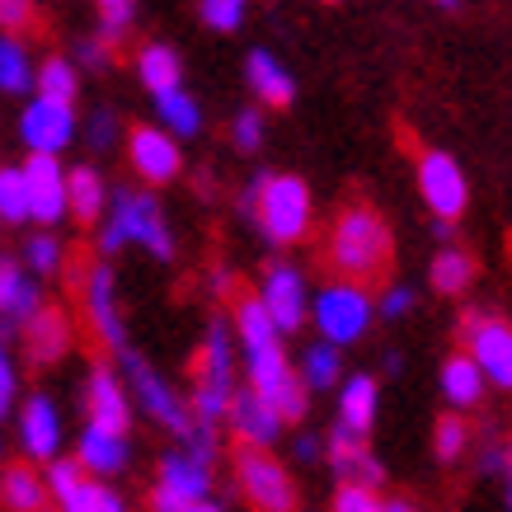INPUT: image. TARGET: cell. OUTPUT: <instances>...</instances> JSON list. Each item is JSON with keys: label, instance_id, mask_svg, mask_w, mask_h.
<instances>
[{"label": "cell", "instance_id": "1", "mask_svg": "<svg viewBox=\"0 0 512 512\" xmlns=\"http://www.w3.org/2000/svg\"><path fill=\"white\" fill-rule=\"evenodd\" d=\"M329 264L343 278H376L390 264V231L372 207H348L329 231Z\"/></svg>", "mask_w": 512, "mask_h": 512}, {"label": "cell", "instance_id": "2", "mask_svg": "<svg viewBox=\"0 0 512 512\" xmlns=\"http://www.w3.org/2000/svg\"><path fill=\"white\" fill-rule=\"evenodd\" d=\"M249 212L259 217L268 240L278 245H292L311 231V188L301 184L296 174H273V179H259L249 188Z\"/></svg>", "mask_w": 512, "mask_h": 512}, {"label": "cell", "instance_id": "3", "mask_svg": "<svg viewBox=\"0 0 512 512\" xmlns=\"http://www.w3.org/2000/svg\"><path fill=\"white\" fill-rule=\"evenodd\" d=\"M235 343L226 325H212L202 339V357H198V390H193V414L202 419V428L212 433L235 395Z\"/></svg>", "mask_w": 512, "mask_h": 512}, {"label": "cell", "instance_id": "4", "mask_svg": "<svg viewBox=\"0 0 512 512\" xmlns=\"http://www.w3.org/2000/svg\"><path fill=\"white\" fill-rule=\"evenodd\" d=\"M127 240L146 245L156 259H170L174 254L170 226H165V217H160V202L146 198V193H127L123 188V193L113 198L109 226H104V235H99V245H104V254H113V249H123Z\"/></svg>", "mask_w": 512, "mask_h": 512}, {"label": "cell", "instance_id": "5", "mask_svg": "<svg viewBox=\"0 0 512 512\" xmlns=\"http://www.w3.org/2000/svg\"><path fill=\"white\" fill-rule=\"evenodd\" d=\"M249 395H259L282 423L306 419V404H311L301 376L282 357V343L278 348H264V353H249Z\"/></svg>", "mask_w": 512, "mask_h": 512}, {"label": "cell", "instance_id": "6", "mask_svg": "<svg viewBox=\"0 0 512 512\" xmlns=\"http://www.w3.org/2000/svg\"><path fill=\"white\" fill-rule=\"evenodd\" d=\"M212 489V466L198 451H174L160 461V480L151 489V512H188Z\"/></svg>", "mask_w": 512, "mask_h": 512}, {"label": "cell", "instance_id": "7", "mask_svg": "<svg viewBox=\"0 0 512 512\" xmlns=\"http://www.w3.org/2000/svg\"><path fill=\"white\" fill-rule=\"evenodd\" d=\"M367 325H372V296L362 292V287L334 282V287H325V292L315 296V329L325 334L329 348L362 339Z\"/></svg>", "mask_w": 512, "mask_h": 512}, {"label": "cell", "instance_id": "8", "mask_svg": "<svg viewBox=\"0 0 512 512\" xmlns=\"http://www.w3.org/2000/svg\"><path fill=\"white\" fill-rule=\"evenodd\" d=\"M235 475H240V489L259 512H296V484L292 475L268 456V451H249L240 447V461H235Z\"/></svg>", "mask_w": 512, "mask_h": 512}, {"label": "cell", "instance_id": "9", "mask_svg": "<svg viewBox=\"0 0 512 512\" xmlns=\"http://www.w3.org/2000/svg\"><path fill=\"white\" fill-rule=\"evenodd\" d=\"M419 193L423 202H428V212H433L437 221H456L461 212H466V174H461V165L447 156V151H428V156L419 160Z\"/></svg>", "mask_w": 512, "mask_h": 512}, {"label": "cell", "instance_id": "10", "mask_svg": "<svg viewBox=\"0 0 512 512\" xmlns=\"http://www.w3.org/2000/svg\"><path fill=\"white\" fill-rule=\"evenodd\" d=\"M123 362H127V376H132V390H137L141 409H146L160 428H170L174 437H184L188 442V437H193V414L179 404V395H174V390L165 386V381H160V376L151 372L137 353H123Z\"/></svg>", "mask_w": 512, "mask_h": 512}, {"label": "cell", "instance_id": "11", "mask_svg": "<svg viewBox=\"0 0 512 512\" xmlns=\"http://www.w3.org/2000/svg\"><path fill=\"white\" fill-rule=\"evenodd\" d=\"M466 339H470V362H475V372L484 381H494V386L508 390L512 386V329L508 320H475L470 315L466 325Z\"/></svg>", "mask_w": 512, "mask_h": 512}, {"label": "cell", "instance_id": "12", "mask_svg": "<svg viewBox=\"0 0 512 512\" xmlns=\"http://www.w3.org/2000/svg\"><path fill=\"white\" fill-rule=\"evenodd\" d=\"M19 132H24V146L33 156L57 160V151H66L71 137H76V109L71 104H52V99H33L24 118H19Z\"/></svg>", "mask_w": 512, "mask_h": 512}, {"label": "cell", "instance_id": "13", "mask_svg": "<svg viewBox=\"0 0 512 512\" xmlns=\"http://www.w3.org/2000/svg\"><path fill=\"white\" fill-rule=\"evenodd\" d=\"M47 498H57L62 512H123V498L113 494L109 484L80 475L76 461H57L52 466V480L43 484Z\"/></svg>", "mask_w": 512, "mask_h": 512}, {"label": "cell", "instance_id": "14", "mask_svg": "<svg viewBox=\"0 0 512 512\" xmlns=\"http://www.w3.org/2000/svg\"><path fill=\"white\" fill-rule=\"evenodd\" d=\"M24 198H29V221H43V226H57L66 217V174L57 160L33 156L24 170Z\"/></svg>", "mask_w": 512, "mask_h": 512}, {"label": "cell", "instance_id": "15", "mask_svg": "<svg viewBox=\"0 0 512 512\" xmlns=\"http://www.w3.org/2000/svg\"><path fill=\"white\" fill-rule=\"evenodd\" d=\"M259 306H264V315L273 320V329L278 334H287V329H296L301 320H306V282H301V273L287 264L268 268L264 273V292L254 296Z\"/></svg>", "mask_w": 512, "mask_h": 512}, {"label": "cell", "instance_id": "16", "mask_svg": "<svg viewBox=\"0 0 512 512\" xmlns=\"http://www.w3.org/2000/svg\"><path fill=\"white\" fill-rule=\"evenodd\" d=\"M127 156L137 165L141 179H151V184H170L174 174H179V141L165 137L160 127H137L132 141H127Z\"/></svg>", "mask_w": 512, "mask_h": 512}, {"label": "cell", "instance_id": "17", "mask_svg": "<svg viewBox=\"0 0 512 512\" xmlns=\"http://www.w3.org/2000/svg\"><path fill=\"white\" fill-rule=\"evenodd\" d=\"M85 311H90L94 334L109 343L113 353H127V329L118 320V296H113V273L104 264L90 268V282H85Z\"/></svg>", "mask_w": 512, "mask_h": 512}, {"label": "cell", "instance_id": "18", "mask_svg": "<svg viewBox=\"0 0 512 512\" xmlns=\"http://www.w3.org/2000/svg\"><path fill=\"white\" fill-rule=\"evenodd\" d=\"M226 419H231L235 437H240L249 451L273 447V442H278V433H282V419L273 414V409H268L264 400H259V395H249V390H235V395H231Z\"/></svg>", "mask_w": 512, "mask_h": 512}, {"label": "cell", "instance_id": "19", "mask_svg": "<svg viewBox=\"0 0 512 512\" xmlns=\"http://www.w3.org/2000/svg\"><path fill=\"white\" fill-rule=\"evenodd\" d=\"M19 437H24V451L33 461H52L57 456V442H62V419H57V404L47 395H33L19 414Z\"/></svg>", "mask_w": 512, "mask_h": 512}, {"label": "cell", "instance_id": "20", "mask_svg": "<svg viewBox=\"0 0 512 512\" xmlns=\"http://www.w3.org/2000/svg\"><path fill=\"white\" fill-rule=\"evenodd\" d=\"M90 428H104V433H123L127 428V390L109 367L90 372Z\"/></svg>", "mask_w": 512, "mask_h": 512}, {"label": "cell", "instance_id": "21", "mask_svg": "<svg viewBox=\"0 0 512 512\" xmlns=\"http://www.w3.org/2000/svg\"><path fill=\"white\" fill-rule=\"evenodd\" d=\"M76 466L80 475H113L127 466V437L123 433H104V428H85L76 447Z\"/></svg>", "mask_w": 512, "mask_h": 512}, {"label": "cell", "instance_id": "22", "mask_svg": "<svg viewBox=\"0 0 512 512\" xmlns=\"http://www.w3.org/2000/svg\"><path fill=\"white\" fill-rule=\"evenodd\" d=\"M0 315L10 325H29L38 315V287L24 268H15V259H0Z\"/></svg>", "mask_w": 512, "mask_h": 512}, {"label": "cell", "instance_id": "23", "mask_svg": "<svg viewBox=\"0 0 512 512\" xmlns=\"http://www.w3.org/2000/svg\"><path fill=\"white\" fill-rule=\"evenodd\" d=\"M24 339H29L33 362H57L66 353V343H71V325H66V315L57 306H38V315L24 325Z\"/></svg>", "mask_w": 512, "mask_h": 512}, {"label": "cell", "instance_id": "24", "mask_svg": "<svg viewBox=\"0 0 512 512\" xmlns=\"http://www.w3.org/2000/svg\"><path fill=\"white\" fill-rule=\"evenodd\" d=\"M0 508L5 512H47V489L29 466H10L0 475Z\"/></svg>", "mask_w": 512, "mask_h": 512}, {"label": "cell", "instance_id": "25", "mask_svg": "<svg viewBox=\"0 0 512 512\" xmlns=\"http://www.w3.org/2000/svg\"><path fill=\"white\" fill-rule=\"evenodd\" d=\"M66 212L76 221H99L104 217V179L90 170V165H80V170L66 174Z\"/></svg>", "mask_w": 512, "mask_h": 512}, {"label": "cell", "instance_id": "26", "mask_svg": "<svg viewBox=\"0 0 512 512\" xmlns=\"http://www.w3.org/2000/svg\"><path fill=\"white\" fill-rule=\"evenodd\" d=\"M245 76H249V85L259 90V99H268V104H292V94H296V85H292V76L278 66V57L273 52H249V66H245Z\"/></svg>", "mask_w": 512, "mask_h": 512}, {"label": "cell", "instance_id": "27", "mask_svg": "<svg viewBox=\"0 0 512 512\" xmlns=\"http://www.w3.org/2000/svg\"><path fill=\"white\" fill-rule=\"evenodd\" d=\"M372 419H376V381H372V376H353V381L343 386L339 428H348V433H357V437H367Z\"/></svg>", "mask_w": 512, "mask_h": 512}, {"label": "cell", "instance_id": "28", "mask_svg": "<svg viewBox=\"0 0 512 512\" xmlns=\"http://www.w3.org/2000/svg\"><path fill=\"white\" fill-rule=\"evenodd\" d=\"M442 395H447L456 409H475L484 400V376L475 372V362L466 353L447 357V367H442Z\"/></svg>", "mask_w": 512, "mask_h": 512}, {"label": "cell", "instance_id": "29", "mask_svg": "<svg viewBox=\"0 0 512 512\" xmlns=\"http://www.w3.org/2000/svg\"><path fill=\"white\" fill-rule=\"evenodd\" d=\"M156 109H160V132L165 137H193L202 127V109H198V99L188 90H170V94H156Z\"/></svg>", "mask_w": 512, "mask_h": 512}, {"label": "cell", "instance_id": "30", "mask_svg": "<svg viewBox=\"0 0 512 512\" xmlns=\"http://www.w3.org/2000/svg\"><path fill=\"white\" fill-rule=\"evenodd\" d=\"M137 71H141V80H146V90H156V94L179 90V52H174V47H165V43L141 47Z\"/></svg>", "mask_w": 512, "mask_h": 512}, {"label": "cell", "instance_id": "31", "mask_svg": "<svg viewBox=\"0 0 512 512\" xmlns=\"http://www.w3.org/2000/svg\"><path fill=\"white\" fill-rule=\"evenodd\" d=\"M235 329H240V348H245V353L278 348V329H273V320L264 315V306H259L254 296H245V301L235 306Z\"/></svg>", "mask_w": 512, "mask_h": 512}, {"label": "cell", "instance_id": "32", "mask_svg": "<svg viewBox=\"0 0 512 512\" xmlns=\"http://www.w3.org/2000/svg\"><path fill=\"white\" fill-rule=\"evenodd\" d=\"M38 99H52V104H71L80 90V80H76V66L66 62V57H47L43 66H38Z\"/></svg>", "mask_w": 512, "mask_h": 512}, {"label": "cell", "instance_id": "33", "mask_svg": "<svg viewBox=\"0 0 512 512\" xmlns=\"http://www.w3.org/2000/svg\"><path fill=\"white\" fill-rule=\"evenodd\" d=\"M33 85V66L29 52L19 38H0V90L5 94H24Z\"/></svg>", "mask_w": 512, "mask_h": 512}, {"label": "cell", "instance_id": "34", "mask_svg": "<svg viewBox=\"0 0 512 512\" xmlns=\"http://www.w3.org/2000/svg\"><path fill=\"white\" fill-rule=\"evenodd\" d=\"M339 376H343V357H339V348H329V343H315L311 353H306V362H301V386L325 390V386H334Z\"/></svg>", "mask_w": 512, "mask_h": 512}, {"label": "cell", "instance_id": "35", "mask_svg": "<svg viewBox=\"0 0 512 512\" xmlns=\"http://www.w3.org/2000/svg\"><path fill=\"white\" fill-rule=\"evenodd\" d=\"M470 273H475V264H470V254H461V249H442L433 259V287L437 292H466Z\"/></svg>", "mask_w": 512, "mask_h": 512}, {"label": "cell", "instance_id": "36", "mask_svg": "<svg viewBox=\"0 0 512 512\" xmlns=\"http://www.w3.org/2000/svg\"><path fill=\"white\" fill-rule=\"evenodd\" d=\"M0 221H29V198H24V179L19 170H0Z\"/></svg>", "mask_w": 512, "mask_h": 512}, {"label": "cell", "instance_id": "37", "mask_svg": "<svg viewBox=\"0 0 512 512\" xmlns=\"http://www.w3.org/2000/svg\"><path fill=\"white\" fill-rule=\"evenodd\" d=\"M24 259H29L33 273H43V278H52V273L62 268V245H57L52 235H33L29 245H24Z\"/></svg>", "mask_w": 512, "mask_h": 512}, {"label": "cell", "instance_id": "38", "mask_svg": "<svg viewBox=\"0 0 512 512\" xmlns=\"http://www.w3.org/2000/svg\"><path fill=\"white\" fill-rule=\"evenodd\" d=\"M433 447H437V461H456L461 451H466V419H442L437 423V437H433Z\"/></svg>", "mask_w": 512, "mask_h": 512}, {"label": "cell", "instance_id": "39", "mask_svg": "<svg viewBox=\"0 0 512 512\" xmlns=\"http://www.w3.org/2000/svg\"><path fill=\"white\" fill-rule=\"evenodd\" d=\"M202 24H212V29H221V33H231V29H240V19H245V5L240 0H202Z\"/></svg>", "mask_w": 512, "mask_h": 512}, {"label": "cell", "instance_id": "40", "mask_svg": "<svg viewBox=\"0 0 512 512\" xmlns=\"http://www.w3.org/2000/svg\"><path fill=\"white\" fill-rule=\"evenodd\" d=\"M127 24H132V5H123V0H104V5H99V33H104L99 43L104 47H109L113 38H123Z\"/></svg>", "mask_w": 512, "mask_h": 512}, {"label": "cell", "instance_id": "41", "mask_svg": "<svg viewBox=\"0 0 512 512\" xmlns=\"http://www.w3.org/2000/svg\"><path fill=\"white\" fill-rule=\"evenodd\" d=\"M334 512H381V494H376V489L343 484L339 494H334Z\"/></svg>", "mask_w": 512, "mask_h": 512}, {"label": "cell", "instance_id": "42", "mask_svg": "<svg viewBox=\"0 0 512 512\" xmlns=\"http://www.w3.org/2000/svg\"><path fill=\"white\" fill-rule=\"evenodd\" d=\"M362 451H367V447H362V437L348 433V428H334V437H329V456H334V466L348 470Z\"/></svg>", "mask_w": 512, "mask_h": 512}, {"label": "cell", "instance_id": "43", "mask_svg": "<svg viewBox=\"0 0 512 512\" xmlns=\"http://www.w3.org/2000/svg\"><path fill=\"white\" fill-rule=\"evenodd\" d=\"M231 137H235V146H240V151H259V141H264V123H259V113H254V109L240 113Z\"/></svg>", "mask_w": 512, "mask_h": 512}, {"label": "cell", "instance_id": "44", "mask_svg": "<svg viewBox=\"0 0 512 512\" xmlns=\"http://www.w3.org/2000/svg\"><path fill=\"white\" fill-rule=\"evenodd\" d=\"M10 404H15V357H10L5 334H0V419L10 414Z\"/></svg>", "mask_w": 512, "mask_h": 512}, {"label": "cell", "instance_id": "45", "mask_svg": "<svg viewBox=\"0 0 512 512\" xmlns=\"http://www.w3.org/2000/svg\"><path fill=\"white\" fill-rule=\"evenodd\" d=\"M414 311V292L409 287H386V296H381V315H390V320H400V315Z\"/></svg>", "mask_w": 512, "mask_h": 512}, {"label": "cell", "instance_id": "46", "mask_svg": "<svg viewBox=\"0 0 512 512\" xmlns=\"http://www.w3.org/2000/svg\"><path fill=\"white\" fill-rule=\"evenodd\" d=\"M33 19V5H24V0H0V29H24Z\"/></svg>", "mask_w": 512, "mask_h": 512}, {"label": "cell", "instance_id": "47", "mask_svg": "<svg viewBox=\"0 0 512 512\" xmlns=\"http://www.w3.org/2000/svg\"><path fill=\"white\" fill-rule=\"evenodd\" d=\"M94 146H109L113 141V113H94Z\"/></svg>", "mask_w": 512, "mask_h": 512}, {"label": "cell", "instance_id": "48", "mask_svg": "<svg viewBox=\"0 0 512 512\" xmlns=\"http://www.w3.org/2000/svg\"><path fill=\"white\" fill-rule=\"evenodd\" d=\"M80 52H85V62H90V66H104V62H109V47H104V43H85Z\"/></svg>", "mask_w": 512, "mask_h": 512}, {"label": "cell", "instance_id": "49", "mask_svg": "<svg viewBox=\"0 0 512 512\" xmlns=\"http://www.w3.org/2000/svg\"><path fill=\"white\" fill-rule=\"evenodd\" d=\"M508 466V451H498L494 442H489V447H484V470H503Z\"/></svg>", "mask_w": 512, "mask_h": 512}, {"label": "cell", "instance_id": "50", "mask_svg": "<svg viewBox=\"0 0 512 512\" xmlns=\"http://www.w3.org/2000/svg\"><path fill=\"white\" fill-rule=\"evenodd\" d=\"M381 512H419V508L404 503V498H381Z\"/></svg>", "mask_w": 512, "mask_h": 512}, {"label": "cell", "instance_id": "51", "mask_svg": "<svg viewBox=\"0 0 512 512\" xmlns=\"http://www.w3.org/2000/svg\"><path fill=\"white\" fill-rule=\"evenodd\" d=\"M315 456V442L311 437H296V461H311Z\"/></svg>", "mask_w": 512, "mask_h": 512}, {"label": "cell", "instance_id": "52", "mask_svg": "<svg viewBox=\"0 0 512 512\" xmlns=\"http://www.w3.org/2000/svg\"><path fill=\"white\" fill-rule=\"evenodd\" d=\"M188 512H221V503H212V498H202V503H193Z\"/></svg>", "mask_w": 512, "mask_h": 512}, {"label": "cell", "instance_id": "53", "mask_svg": "<svg viewBox=\"0 0 512 512\" xmlns=\"http://www.w3.org/2000/svg\"><path fill=\"white\" fill-rule=\"evenodd\" d=\"M47 512H52V508H47Z\"/></svg>", "mask_w": 512, "mask_h": 512}]
</instances>
